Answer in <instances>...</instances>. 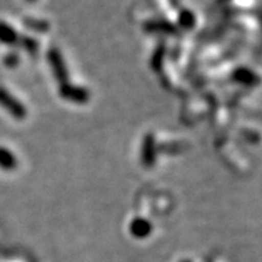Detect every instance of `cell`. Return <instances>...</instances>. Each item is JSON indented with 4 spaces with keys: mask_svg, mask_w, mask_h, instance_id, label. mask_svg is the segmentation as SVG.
<instances>
[{
    "mask_svg": "<svg viewBox=\"0 0 262 262\" xmlns=\"http://www.w3.org/2000/svg\"><path fill=\"white\" fill-rule=\"evenodd\" d=\"M0 106L17 120L25 119L27 116V110L24 104L3 86H0Z\"/></svg>",
    "mask_w": 262,
    "mask_h": 262,
    "instance_id": "6da1fadb",
    "label": "cell"
},
{
    "mask_svg": "<svg viewBox=\"0 0 262 262\" xmlns=\"http://www.w3.org/2000/svg\"><path fill=\"white\" fill-rule=\"evenodd\" d=\"M48 62L51 66L52 73L55 75L60 85L70 83V74H68L67 68H66L63 57H62L61 52L56 50V49H51L48 52Z\"/></svg>",
    "mask_w": 262,
    "mask_h": 262,
    "instance_id": "7a4b0ae2",
    "label": "cell"
},
{
    "mask_svg": "<svg viewBox=\"0 0 262 262\" xmlns=\"http://www.w3.org/2000/svg\"><path fill=\"white\" fill-rule=\"evenodd\" d=\"M58 94L64 100L74 103H86L90 100L89 90L83 86H77L71 83L60 85Z\"/></svg>",
    "mask_w": 262,
    "mask_h": 262,
    "instance_id": "3957f363",
    "label": "cell"
},
{
    "mask_svg": "<svg viewBox=\"0 0 262 262\" xmlns=\"http://www.w3.org/2000/svg\"><path fill=\"white\" fill-rule=\"evenodd\" d=\"M141 160L146 168H152L157 160L156 139L152 134H147L143 137L142 147H141Z\"/></svg>",
    "mask_w": 262,
    "mask_h": 262,
    "instance_id": "277c9868",
    "label": "cell"
},
{
    "mask_svg": "<svg viewBox=\"0 0 262 262\" xmlns=\"http://www.w3.org/2000/svg\"><path fill=\"white\" fill-rule=\"evenodd\" d=\"M19 34L8 22L0 21V42L8 47H15L18 44Z\"/></svg>",
    "mask_w": 262,
    "mask_h": 262,
    "instance_id": "5b68a950",
    "label": "cell"
},
{
    "mask_svg": "<svg viewBox=\"0 0 262 262\" xmlns=\"http://www.w3.org/2000/svg\"><path fill=\"white\" fill-rule=\"evenodd\" d=\"M150 231H152V225L148 220L143 217L134 219L130 225V232L134 237L136 238H145L148 237Z\"/></svg>",
    "mask_w": 262,
    "mask_h": 262,
    "instance_id": "8992f818",
    "label": "cell"
},
{
    "mask_svg": "<svg viewBox=\"0 0 262 262\" xmlns=\"http://www.w3.org/2000/svg\"><path fill=\"white\" fill-rule=\"evenodd\" d=\"M17 164L15 153L6 147L0 146V169L4 171H12L17 168Z\"/></svg>",
    "mask_w": 262,
    "mask_h": 262,
    "instance_id": "52a82bcc",
    "label": "cell"
},
{
    "mask_svg": "<svg viewBox=\"0 0 262 262\" xmlns=\"http://www.w3.org/2000/svg\"><path fill=\"white\" fill-rule=\"evenodd\" d=\"M178 24L181 28L191 29L195 26V15L188 9H181L178 14Z\"/></svg>",
    "mask_w": 262,
    "mask_h": 262,
    "instance_id": "ba28073f",
    "label": "cell"
},
{
    "mask_svg": "<svg viewBox=\"0 0 262 262\" xmlns=\"http://www.w3.org/2000/svg\"><path fill=\"white\" fill-rule=\"evenodd\" d=\"M18 45H21V48L31 55H35L39 50V42L28 35H19Z\"/></svg>",
    "mask_w": 262,
    "mask_h": 262,
    "instance_id": "9c48e42d",
    "label": "cell"
},
{
    "mask_svg": "<svg viewBox=\"0 0 262 262\" xmlns=\"http://www.w3.org/2000/svg\"><path fill=\"white\" fill-rule=\"evenodd\" d=\"M234 80H237L238 83L241 84H245V85H251L254 84L255 81V77L254 73H251L250 71L247 70V68H239L234 72L233 74Z\"/></svg>",
    "mask_w": 262,
    "mask_h": 262,
    "instance_id": "30bf717a",
    "label": "cell"
},
{
    "mask_svg": "<svg viewBox=\"0 0 262 262\" xmlns=\"http://www.w3.org/2000/svg\"><path fill=\"white\" fill-rule=\"evenodd\" d=\"M19 55L16 51H9L8 54L5 55L4 58H3V63L8 68H16L19 64Z\"/></svg>",
    "mask_w": 262,
    "mask_h": 262,
    "instance_id": "8fae6325",
    "label": "cell"
},
{
    "mask_svg": "<svg viewBox=\"0 0 262 262\" xmlns=\"http://www.w3.org/2000/svg\"><path fill=\"white\" fill-rule=\"evenodd\" d=\"M26 2H28V3H34V2H37V0H26Z\"/></svg>",
    "mask_w": 262,
    "mask_h": 262,
    "instance_id": "7c38bea8",
    "label": "cell"
}]
</instances>
